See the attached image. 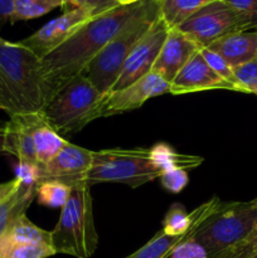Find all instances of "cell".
<instances>
[{
  "label": "cell",
  "instance_id": "6da1fadb",
  "mask_svg": "<svg viewBox=\"0 0 257 258\" xmlns=\"http://www.w3.org/2000/svg\"><path fill=\"white\" fill-rule=\"evenodd\" d=\"M141 3L143 0L130 5H117L91 18L63 44L40 59L45 102L85 72L93 58L138 12Z\"/></svg>",
  "mask_w": 257,
  "mask_h": 258
},
{
  "label": "cell",
  "instance_id": "d590c367",
  "mask_svg": "<svg viewBox=\"0 0 257 258\" xmlns=\"http://www.w3.org/2000/svg\"><path fill=\"white\" fill-rule=\"evenodd\" d=\"M83 2L85 0H65V10H70V9H75V8H81L82 7Z\"/></svg>",
  "mask_w": 257,
  "mask_h": 258
},
{
  "label": "cell",
  "instance_id": "52a82bcc",
  "mask_svg": "<svg viewBox=\"0 0 257 258\" xmlns=\"http://www.w3.org/2000/svg\"><path fill=\"white\" fill-rule=\"evenodd\" d=\"M102 96L87 77L80 75L45 102L42 112L62 138L75 135L90 123V115Z\"/></svg>",
  "mask_w": 257,
  "mask_h": 258
},
{
  "label": "cell",
  "instance_id": "d6986e66",
  "mask_svg": "<svg viewBox=\"0 0 257 258\" xmlns=\"http://www.w3.org/2000/svg\"><path fill=\"white\" fill-rule=\"evenodd\" d=\"M198 228L199 227H196L186 233L178 234V236H171V234H168L161 229L148 243H145L138 251L128 254L125 258H169L179 244L183 243L186 239L193 238L194 233Z\"/></svg>",
  "mask_w": 257,
  "mask_h": 258
},
{
  "label": "cell",
  "instance_id": "3957f363",
  "mask_svg": "<svg viewBox=\"0 0 257 258\" xmlns=\"http://www.w3.org/2000/svg\"><path fill=\"white\" fill-rule=\"evenodd\" d=\"M159 17L158 0H143L138 12L87 66L82 75L102 95L110 92L126 58Z\"/></svg>",
  "mask_w": 257,
  "mask_h": 258
},
{
  "label": "cell",
  "instance_id": "4fadbf2b",
  "mask_svg": "<svg viewBox=\"0 0 257 258\" xmlns=\"http://www.w3.org/2000/svg\"><path fill=\"white\" fill-rule=\"evenodd\" d=\"M208 90H228L238 92L236 86L222 78L209 67L199 49L170 83V93L184 95Z\"/></svg>",
  "mask_w": 257,
  "mask_h": 258
},
{
  "label": "cell",
  "instance_id": "ac0fdd59",
  "mask_svg": "<svg viewBox=\"0 0 257 258\" xmlns=\"http://www.w3.org/2000/svg\"><path fill=\"white\" fill-rule=\"evenodd\" d=\"M33 138H34V148L35 155H37L38 164L49 163L60 150L66 146L68 140L59 135L52 126L45 120L44 115L42 112V117L35 125L33 131Z\"/></svg>",
  "mask_w": 257,
  "mask_h": 258
},
{
  "label": "cell",
  "instance_id": "8992f818",
  "mask_svg": "<svg viewBox=\"0 0 257 258\" xmlns=\"http://www.w3.org/2000/svg\"><path fill=\"white\" fill-rule=\"evenodd\" d=\"M163 171L155 165L150 149H105L92 151L87 184L120 183L139 188L160 178Z\"/></svg>",
  "mask_w": 257,
  "mask_h": 258
},
{
  "label": "cell",
  "instance_id": "5b68a950",
  "mask_svg": "<svg viewBox=\"0 0 257 258\" xmlns=\"http://www.w3.org/2000/svg\"><path fill=\"white\" fill-rule=\"evenodd\" d=\"M91 186L82 183L73 186L67 203L62 207L59 219L50 231L55 254L90 258L98 246L95 227Z\"/></svg>",
  "mask_w": 257,
  "mask_h": 258
},
{
  "label": "cell",
  "instance_id": "9c48e42d",
  "mask_svg": "<svg viewBox=\"0 0 257 258\" xmlns=\"http://www.w3.org/2000/svg\"><path fill=\"white\" fill-rule=\"evenodd\" d=\"M170 93V83L158 73H148L131 85L121 90L110 91L102 96L95 110L90 115V122L98 118L121 115L123 112L138 110L148 100Z\"/></svg>",
  "mask_w": 257,
  "mask_h": 258
},
{
  "label": "cell",
  "instance_id": "7402d4cb",
  "mask_svg": "<svg viewBox=\"0 0 257 258\" xmlns=\"http://www.w3.org/2000/svg\"><path fill=\"white\" fill-rule=\"evenodd\" d=\"M214 0H158L159 14L169 29L178 28L201 8Z\"/></svg>",
  "mask_w": 257,
  "mask_h": 258
},
{
  "label": "cell",
  "instance_id": "4316f807",
  "mask_svg": "<svg viewBox=\"0 0 257 258\" xmlns=\"http://www.w3.org/2000/svg\"><path fill=\"white\" fill-rule=\"evenodd\" d=\"M201 54L203 55L204 60L208 63L209 67H211L217 75H219L222 78H224V80L231 82L233 86H236L238 92H241L239 87L237 86L236 80H234L233 68L227 63V60L224 59L222 55H219L218 53L213 52V50H211L209 48H201Z\"/></svg>",
  "mask_w": 257,
  "mask_h": 258
},
{
  "label": "cell",
  "instance_id": "8d00e7d4",
  "mask_svg": "<svg viewBox=\"0 0 257 258\" xmlns=\"http://www.w3.org/2000/svg\"><path fill=\"white\" fill-rule=\"evenodd\" d=\"M5 130H7V122L3 120H0V153H3V149H4Z\"/></svg>",
  "mask_w": 257,
  "mask_h": 258
},
{
  "label": "cell",
  "instance_id": "484cf974",
  "mask_svg": "<svg viewBox=\"0 0 257 258\" xmlns=\"http://www.w3.org/2000/svg\"><path fill=\"white\" fill-rule=\"evenodd\" d=\"M234 80L241 92L252 93L257 87V58L233 68Z\"/></svg>",
  "mask_w": 257,
  "mask_h": 258
},
{
  "label": "cell",
  "instance_id": "60d3db41",
  "mask_svg": "<svg viewBox=\"0 0 257 258\" xmlns=\"http://www.w3.org/2000/svg\"><path fill=\"white\" fill-rule=\"evenodd\" d=\"M252 202H253V203H254V204H256V206H257V197H256V198H254V199H253V201H252Z\"/></svg>",
  "mask_w": 257,
  "mask_h": 258
},
{
  "label": "cell",
  "instance_id": "cb8c5ba5",
  "mask_svg": "<svg viewBox=\"0 0 257 258\" xmlns=\"http://www.w3.org/2000/svg\"><path fill=\"white\" fill-rule=\"evenodd\" d=\"M72 188L60 181H43L37 188L38 203L49 208H62L67 203Z\"/></svg>",
  "mask_w": 257,
  "mask_h": 258
},
{
  "label": "cell",
  "instance_id": "1f68e13d",
  "mask_svg": "<svg viewBox=\"0 0 257 258\" xmlns=\"http://www.w3.org/2000/svg\"><path fill=\"white\" fill-rule=\"evenodd\" d=\"M117 5L116 0H85L81 8L87 10L91 17H96V15L107 12Z\"/></svg>",
  "mask_w": 257,
  "mask_h": 258
},
{
  "label": "cell",
  "instance_id": "f35d334b",
  "mask_svg": "<svg viewBox=\"0 0 257 258\" xmlns=\"http://www.w3.org/2000/svg\"><path fill=\"white\" fill-rule=\"evenodd\" d=\"M244 258H257V253L251 254V256H247V257H244Z\"/></svg>",
  "mask_w": 257,
  "mask_h": 258
},
{
  "label": "cell",
  "instance_id": "e0dca14e",
  "mask_svg": "<svg viewBox=\"0 0 257 258\" xmlns=\"http://www.w3.org/2000/svg\"><path fill=\"white\" fill-rule=\"evenodd\" d=\"M38 185L20 181V185L3 202H0V237L18 221L30 207L37 197Z\"/></svg>",
  "mask_w": 257,
  "mask_h": 258
},
{
  "label": "cell",
  "instance_id": "ba28073f",
  "mask_svg": "<svg viewBox=\"0 0 257 258\" xmlns=\"http://www.w3.org/2000/svg\"><path fill=\"white\" fill-rule=\"evenodd\" d=\"M201 48L236 32L249 30L246 20L224 0H214L194 13L178 27Z\"/></svg>",
  "mask_w": 257,
  "mask_h": 258
},
{
  "label": "cell",
  "instance_id": "f1b7e54d",
  "mask_svg": "<svg viewBox=\"0 0 257 258\" xmlns=\"http://www.w3.org/2000/svg\"><path fill=\"white\" fill-rule=\"evenodd\" d=\"M247 22L251 29L257 30V0H224Z\"/></svg>",
  "mask_w": 257,
  "mask_h": 258
},
{
  "label": "cell",
  "instance_id": "4dcf8cb0",
  "mask_svg": "<svg viewBox=\"0 0 257 258\" xmlns=\"http://www.w3.org/2000/svg\"><path fill=\"white\" fill-rule=\"evenodd\" d=\"M169 258H208L203 247L193 238L179 244Z\"/></svg>",
  "mask_w": 257,
  "mask_h": 258
},
{
  "label": "cell",
  "instance_id": "5bb4252c",
  "mask_svg": "<svg viewBox=\"0 0 257 258\" xmlns=\"http://www.w3.org/2000/svg\"><path fill=\"white\" fill-rule=\"evenodd\" d=\"M201 49L194 40L184 34L178 28L169 29L166 39L161 47L153 72L158 73L166 82L171 83L184 66Z\"/></svg>",
  "mask_w": 257,
  "mask_h": 258
},
{
  "label": "cell",
  "instance_id": "44dd1931",
  "mask_svg": "<svg viewBox=\"0 0 257 258\" xmlns=\"http://www.w3.org/2000/svg\"><path fill=\"white\" fill-rule=\"evenodd\" d=\"M5 239L18 244H39L52 247L50 231L40 228L29 221L27 214L20 217L4 233ZM2 238V237H0Z\"/></svg>",
  "mask_w": 257,
  "mask_h": 258
},
{
  "label": "cell",
  "instance_id": "f546056e",
  "mask_svg": "<svg viewBox=\"0 0 257 258\" xmlns=\"http://www.w3.org/2000/svg\"><path fill=\"white\" fill-rule=\"evenodd\" d=\"M15 178L24 184L39 185L40 180H42L40 164H30L18 161L17 166H15Z\"/></svg>",
  "mask_w": 257,
  "mask_h": 258
},
{
  "label": "cell",
  "instance_id": "d6a6232c",
  "mask_svg": "<svg viewBox=\"0 0 257 258\" xmlns=\"http://www.w3.org/2000/svg\"><path fill=\"white\" fill-rule=\"evenodd\" d=\"M254 253H257V223L246 243L241 248L237 249L236 252H233L228 258H244Z\"/></svg>",
  "mask_w": 257,
  "mask_h": 258
},
{
  "label": "cell",
  "instance_id": "ab89813d",
  "mask_svg": "<svg viewBox=\"0 0 257 258\" xmlns=\"http://www.w3.org/2000/svg\"><path fill=\"white\" fill-rule=\"evenodd\" d=\"M252 93H253V95H256V96H257V87H254V88H253V91H252Z\"/></svg>",
  "mask_w": 257,
  "mask_h": 258
},
{
  "label": "cell",
  "instance_id": "603a6c76",
  "mask_svg": "<svg viewBox=\"0 0 257 258\" xmlns=\"http://www.w3.org/2000/svg\"><path fill=\"white\" fill-rule=\"evenodd\" d=\"M65 5V0H14L12 24L19 20H30L43 17L53 9Z\"/></svg>",
  "mask_w": 257,
  "mask_h": 258
},
{
  "label": "cell",
  "instance_id": "9a60e30c",
  "mask_svg": "<svg viewBox=\"0 0 257 258\" xmlns=\"http://www.w3.org/2000/svg\"><path fill=\"white\" fill-rule=\"evenodd\" d=\"M42 117V111L10 116L7 121L3 153L15 156L22 163L38 164L33 131Z\"/></svg>",
  "mask_w": 257,
  "mask_h": 258
},
{
  "label": "cell",
  "instance_id": "83f0119b",
  "mask_svg": "<svg viewBox=\"0 0 257 258\" xmlns=\"http://www.w3.org/2000/svg\"><path fill=\"white\" fill-rule=\"evenodd\" d=\"M159 179H160V183L164 189L173 194L180 193L189 181L188 171L178 170V169L163 171Z\"/></svg>",
  "mask_w": 257,
  "mask_h": 258
},
{
  "label": "cell",
  "instance_id": "8fae6325",
  "mask_svg": "<svg viewBox=\"0 0 257 258\" xmlns=\"http://www.w3.org/2000/svg\"><path fill=\"white\" fill-rule=\"evenodd\" d=\"M91 14L82 8L65 10L62 15L45 23L42 28L19 43L32 50L38 58H44L66 42L78 28L91 19Z\"/></svg>",
  "mask_w": 257,
  "mask_h": 258
},
{
  "label": "cell",
  "instance_id": "74e56055",
  "mask_svg": "<svg viewBox=\"0 0 257 258\" xmlns=\"http://www.w3.org/2000/svg\"><path fill=\"white\" fill-rule=\"evenodd\" d=\"M116 2H117L118 5H130L134 4V3L140 2V0H116Z\"/></svg>",
  "mask_w": 257,
  "mask_h": 258
},
{
  "label": "cell",
  "instance_id": "2e32d148",
  "mask_svg": "<svg viewBox=\"0 0 257 258\" xmlns=\"http://www.w3.org/2000/svg\"><path fill=\"white\" fill-rule=\"evenodd\" d=\"M207 48L222 55L232 68L238 67L257 58V30L231 33Z\"/></svg>",
  "mask_w": 257,
  "mask_h": 258
},
{
  "label": "cell",
  "instance_id": "836d02e7",
  "mask_svg": "<svg viewBox=\"0 0 257 258\" xmlns=\"http://www.w3.org/2000/svg\"><path fill=\"white\" fill-rule=\"evenodd\" d=\"M14 14V0H0V29L5 24H12Z\"/></svg>",
  "mask_w": 257,
  "mask_h": 258
},
{
  "label": "cell",
  "instance_id": "d4e9b609",
  "mask_svg": "<svg viewBox=\"0 0 257 258\" xmlns=\"http://www.w3.org/2000/svg\"><path fill=\"white\" fill-rule=\"evenodd\" d=\"M55 254L50 246L39 244H18L0 238V258H48Z\"/></svg>",
  "mask_w": 257,
  "mask_h": 258
},
{
  "label": "cell",
  "instance_id": "e575fe53",
  "mask_svg": "<svg viewBox=\"0 0 257 258\" xmlns=\"http://www.w3.org/2000/svg\"><path fill=\"white\" fill-rule=\"evenodd\" d=\"M19 185L20 180H18L17 178H14L13 180L7 181V183L0 184V202L4 201L8 196H10V194H12Z\"/></svg>",
  "mask_w": 257,
  "mask_h": 258
},
{
  "label": "cell",
  "instance_id": "30bf717a",
  "mask_svg": "<svg viewBox=\"0 0 257 258\" xmlns=\"http://www.w3.org/2000/svg\"><path fill=\"white\" fill-rule=\"evenodd\" d=\"M168 33L169 27L159 17L126 58L111 91L121 90L153 71L154 63L158 59Z\"/></svg>",
  "mask_w": 257,
  "mask_h": 258
},
{
  "label": "cell",
  "instance_id": "ffe728a7",
  "mask_svg": "<svg viewBox=\"0 0 257 258\" xmlns=\"http://www.w3.org/2000/svg\"><path fill=\"white\" fill-rule=\"evenodd\" d=\"M150 151L154 163L161 171L173 170V169L188 171L198 168L204 160L202 156L178 153L165 143L155 144L153 148H150Z\"/></svg>",
  "mask_w": 257,
  "mask_h": 258
},
{
  "label": "cell",
  "instance_id": "277c9868",
  "mask_svg": "<svg viewBox=\"0 0 257 258\" xmlns=\"http://www.w3.org/2000/svg\"><path fill=\"white\" fill-rule=\"evenodd\" d=\"M257 223L253 202H222L221 206L199 226L193 239L208 258H228L241 248Z\"/></svg>",
  "mask_w": 257,
  "mask_h": 258
},
{
  "label": "cell",
  "instance_id": "7a4b0ae2",
  "mask_svg": "<svg viewBox=\"0 0 257 258\" xmlns=\"http://www.w3.org/2000/svg\"><path fill=\"white\" fill-rule=\"evenodd\" d=\"M44 103L40 58L19 42L0 37V110L10 117L42 111Z\"/></svg>",
  "mask_w": 257,
  "mask_h": 258
},
{
  "label": "cell",
  "instance_id": "7c38bea8",
  "mask_svg": "<svg viewBox=\"0 0 257 258\" xmlns=\"http://www.w3.org/2000/svg\"><path fill=\"white\" fill-rule=\"evenodd\" d=\"M92 164V150L73 145L68 141L65 148L49 161L42 165V180H55L66 185L77 186L87 183V175Z\"/></svg>",
  "mask_w": 257,
  "mask_h": 258
}]
</instances>
